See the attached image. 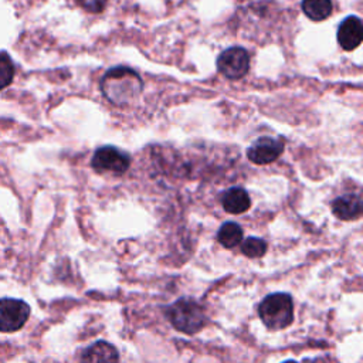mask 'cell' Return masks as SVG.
Segmentation results:
<instances>
[{
	"label": "cell",
	"mask_w": 363,
	"mask_h": 363,
	"mask_svg": "<svg viewBox=\"0 0 363 363\" xmlns=\"http://www.w3.org/2000/svg\"><path fill=\"white\" fill-rule=\"evenodd\" d=\"M284 363H296L295 360H286V362H284Z\"/></svg>",
	"instance_id": "17"
},
{
	"label": "cell",
	"mask_w": 363,
	"mask_h": 363,
	"mask_svg": "<svg viewBox=\"0 0 363 363\" xmlns=\"http://www.w3.org/2000/svg\"><path fill=\"white\" fill-rule=\"evenodd\" d=\"M82 9H85L89 13H99L105 9V4L108 0H78Z\"/></svg>",
	"instance_id": "16"
},
{
	"label": "cell",
	"mask_w": 363,
	"mask_h": 363,
	"mask_svg": "<svg viewBox=\"0 0 363 363\" xmlns=\"http://www.w3.org/2000/svg\"><path fill=\"white\" fill-rule=\"evenodd\" d=\"M332 211L340 220H354L362 214V200L357 194L353 193L343 194L333 201Z\"/></svg>",
	"instance_id": "10"
},
{
	"label": "cell",
	"mask_w": 363,
	"mask_h": 363,
	"mask_svg": "<svg viewBox=\"0 0 363 363\" xmlns=\"http://www.w3.org/2000/svg\"><path fill=\"white\" fill-rule=\"evenodd\" d=\"M258 315L268 329H285L294 320L292 298L284 292L269 294L261 301Z\"/></svg>",
	"instance_id": "2"
},
{
	"label": "cell",
	"mask_w": 363,
	"mask_h": 363,
	"mask_svg": "<svg viewBox=\"0 0 363 363\" xmlns=\"http://www.w3.org/2000/svg\"><path fill=\"white\" fill-rule=\"evenodd\" d=\"M118 350L108 342L98 340L86 347L81 356V363H118Z\"/></svg>",
	"instance_id": "9"
},
{
	"label": "cell",
	"mask_w": 363,
	"mask_h": 363,
	"mask_svg": "<svg viewBox=\"0 0 363 363\" xmlns=\"http://www.w3.org/2000/svg\"><path fill=\"white\" fill-rule=\"evenodd\" d=\"M302 11L313 21H322L332 13V0H302Z\"/></svg>",
	"instance_id": "12"
},
{
	"label": "cell",
	"mask_w": 363,
	"mask_h": 363,
	"mask_svg": "<svg viewBox=\"0 0 363 363\" xmlns=\"http://www.w3.org/2000/svg\"><path fill=\"white\" fill-rule=\"evenodd\" d=\"M337 43L346 50L352 51L357 48L363 40V24L356 16H347L337 27Z\"/></svg>",
	"instance_id": "8"
},
{
	"label": "cell",
	"mask_w": 363,
	"mask_h": 363,
	"mask_svg": "<svg viewBox=\"0 0 363 363\" xmlns=\"http://www.w3.org/2000/svg\"><path fill=\"white\" fill-rule=\"evenodd\" d=\"M218 242L225 248H234L242 241V228L233 221L224 223L217 233Z\"/></svg>",
	"instance_id": "13"
},
{
	"label": "cell",
	"mask_w": 363,
	"mask_h": 363,
	"mask_svg": "<svg viewBox=\"0 0 363 363\" xmlns=\"http://www.w3.org/2000/svg\"><path fill=\"white\" fill-rule=\"evenodd\" d=\"M143 89L142 78L136 71L128 67H113L106 71L101 79L104 96L116 106L130 105Z\"/></svg>",
	"instance_id": "1"
},
{
	"label": "cell",
	"mask_w": 363,
	"mask_h": 363,
	"mask_svg": "<svg viewBox=\"0 0 363 363\" xmlns=\"http://www.w3.org/2000/svg\"><path fill=\"white\" fill-rule=\"evenodd\" d=\"M30 306L21 299H0V332H16L28 319Z\"/></svg>",
	"instance_id": "6"
},
{
	"label": "cell",
	"mask_w": 363,
	"mask_h": 363,
	"mask_svg": "<svg viewBox=\"0 0 363 363\" xmlns=\"http://www.w3.org/2000/svg\"><path fill=\"white\" fill-rule=\"evenodd\" d=\"M170 323L180 332L196 333L204 325V311L200 303L190 298H180L167 309Z\"/></svg>",
	"instance_id": "3"
},
{
	"label": "cell",
	"mask_w": 363,
	"mask_h": 363,
	"mask_svg": "<svg viewBox=\"0 0 363 363\" xmlns=\"http://www.w3.org/2000/svg\"><path fill=\"white\" fill-rule=\"evenodd\" d=\"M284 152V143L271 136L258 138L248 149L247 157L255 164H268L277 160Z\"/></svg>",
	"instance_id": "7"
},
{
	"label": "cell",
	"mask_w": 363,
	"mask_h": 363,
	"mask_svg": "<svg viewBox=\"0 0 363 363\" xmlns=\"http://www.w3.org/2000/svg\"><path fill=\"white\" fill-rule=\"evenodd\" d=\"M241 251L244 255L250 258H259L267 251V242L262 238L258 237H250L245 238L241 244Z\"/></svg>",
	"instance_id": "14"
},
{
	"label": "cell",
	"mask_w": 363,
	"mask_h": 363,
	"mask_svg": "<svg viewBox=\"0 0 363 363\" xmlns=\"http://www.w3.org/2000/svg\"><path fill=\"white\" fill-rule=\"evenodd\" d=\"M129 164V155L113 146H102L96 149L91 160V166L98 173H112L116 176L125 173Z\"/></svg>",
	"instance_id": "4"
},
{
	"label": "cell",
	"mask_w": 363,
	"mask_h": 363,
	"mask_svg": "<svg viewBox=\"0 0 363 363\" xmlns=\"http://www.w3.org/2000/svg\"><path fill=\"white\" fill-rule=\"evenodd\" d=\"M217 68L228 79L242 78L250 69V54L242 47H230L218 55Z\"/></svg>",
	"instance_id": "5"
},
{
	"label": "cell",
	"mask_w": 363,
	"mask_h": 363,
	"mask_svg": "<svg viewBox=\"0 0 363 363\" xmlns=\"http://www.w3.org/2000/svg\"><path fill=\"white\" fill-rule=\"evenodd\" d=\"M14 77V65L7 52L0 51V89L10 85Z\"/></svg>",
	"instance_id": "15"
},
{
	"label": "cell",
	"mask_w": 363,
	"mask_h": 363,
	"mask_svg": "<svg viewBox=\"0 0 363 363\" xmlns=\"http://www.w3.org/2000/svg\"><path fill=\"white\" fill-rule=\"evenodd\" d=\"M223 207L227 213L230 214H241L245 213L250 206H251V200L248 193L242 189V187H231L228 189L223 199H221Z\"/></svg>",
	"instance_id": "11"
}]
</instances>
